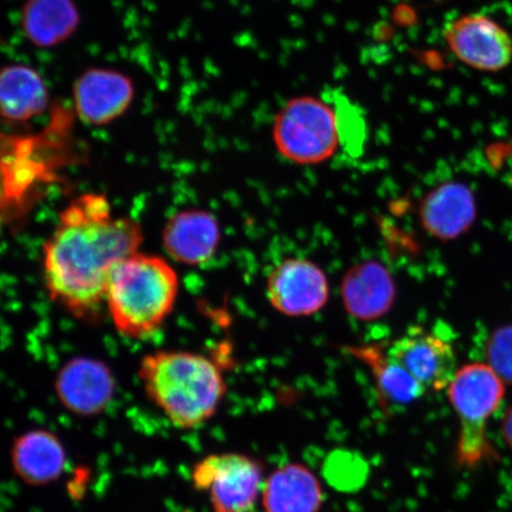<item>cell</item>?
Here are the masks:
<instances>
[{"label": "cell", "instance_id": "obj_1", "mask_svg": "<svg viewBox=\"0 0 512 512\" xmlns=\"http://www.w3.org/2000/svg\"><path fill=\"white\" fill-rule=\"evenodd\" d=\"M143 228L115 216L110 201L88 192L69 202L43 248V278L51 299L76 318L98 315L115 268L139 252Z\"/></svg>", "mask_w": 512, "mask_h": 512}, {"label": "cell", "instance_id": "obj_2", "mask_svg": "<svg viewBox=\"0 0 512 512\" xmlns=\"http://www.w3.org/2000/svg\"><path fill=\"white\" fill-rule=\"evenodd\" d=\"M138 376L147 398L181 430L206 424L227 393L219 364L196 352H152L140 361Z\"/></svg>", "mask_w": 512, "mask_h": 512}, {"label": "cell", "instance_id": "obj_3", "mask_svg": "<svg viewBox=\"0 0 512 512\" xmlns=\"http://www.w3.org/2000/svg\"><path fill=\"white\" fill-rule=\"evenodd\" d=\"M178 292V275L168 261L137 252L115 268L105 303L120 335L145 339L155 335L171 315Z\"/></svg>", "mask_w": 512, "mask_h": 512}, {"label": "cell", "instance_id": "obj_4", "mask_svg": "<svg viewBox=\"0 0 512 512\" xmlns=\"http://www.w3.org/2000/svg\"><path fill=\"white\" fill-rule=\"evenodd\" d=\"M447 389L460 425L457 464L476 469L496 457L488 424L504 399V382L488 364L471 363L458 369Z\"/></svg>", "mask_w": 512, "mask_h": 512}, {"label": "cell", "instance_id": "obj_5", "mask_svg": "<svg viewBox=\"0 0 512 512\" xmlns=\"http://www.w3.org/2000/svg\"><path fill=\"white\" fill-rule=\"evenodd\" d=\"M273 139L280 155L292 163L326 162L341 142L335 107L307 95L288 101L275 117Z\"/></svg>", "mask_w": 512, "mask_h": 512}, {"label": "cell", "instance_id": "obj_6", "mask_svg": "<svg viewBox=\"0 0 512 512\" xmlns=\"http://www.w3.org/2000/svg\"><path fill=\"white\" fill-rule=\"evenodd\" d=\"M191 483L208 492L214 512H253L264 488V467L246 454H210L195 464Z\"/></svg>", "mask_w": 512, "mask_h": 512}, {"label": "cell", "instance_id": "obj_7", "mask_svg": "<svg viewBox=\"0 0 512 512\" xmlns=\"http://www.w3.org/2000/svg\"><path fill=\"white\" fill-rule=\"evenodd\" d=\"M444 38L454 57L484 73H498L512 63V37L494 18L467 14L446 25Z\"/></svg>", "mask_w": 512, "mask_h": 512}, {"label": "cell", "instance_id": "obj_8", "mask_svg": "<svg viewBox=\"0 0 512 512\" xmlns=\"http://www.w3.org/2000/svg\"><path fill=\"white\" fill-rule=\"evenodd\" d=\"M329 281L318 265L304 259H286L267 279V298L290 317L315 315L329 300Z\"/></svg>", "mask_w": 512, "mask_h": 512}, {"label": "cell", "instance_id": "obj_9", "mask_svg": "<svg viewBox=\"0 0 512 512\" xmlns=\"http://www.w3.org/2000/svg\"><path fill=\"white\" fill-rule=\"evenodd\" d=\"M55 393L68 412L93 418L111 405L117 381L105 362L92 357H75L57 371Z\"/></svg>", "mask_w": 512, "mask_h": 512}, {"label": "cell", "instance_id": "obj_10", "mask_svg": "<svg viewBox=\"0 0 512 512\" xmlns=\"http://www.w3.org/2000/svg\"><path fill=\"white\" fill-rule=\"evenodd\" d=\"M387 355L422 387L434 392L447 389L458 371L457 357L451 344L420 328L396 339L388 348Z\"/></svg>", "mask_w": 512, "mask_h": 512}, {"label": "cell", "instance_id": "obj_11", "mask_svg": "<svg viewBox=\"0 0 512 512\" xmlns=\"http://www.w3.org/2000/svg\"><path fill=\"white\" fill-rule=\"evenodd\" d=\"M78 117L88 125L105 126L124 115L134 99L133 82L112 69H89L74 85Z\"/></svg>", "mask_w": 512, "mask_h": 512}, {"label": "cell", "instance_id": "obj_12", "mask_svg": "<svg viewBox=\"0 0 512 512\" xmlns=\"http://www.w3.org/2000/svg\"><path fill=\"white\" fill-rule=\"evenodd\" d=\"M10 463L22 483L41 488L57 482L64 475L68 454L54 432L36 428L12 440Z\"/></svg>", "mask_w": 512, "mask_h": 512}, {"label": "cell", "instance_id": "obj_13", "mask_svg": "<svg viewBox=\"0 0 512 512\" xmlns=\"http://www.w3.org/2000/svg\"><path fill=\"white\" fill-rule=\"evenodd\" d=\"M220 240L216 217L201 209L178 211L166 222L162 234L166 253L185 266L207 264L219 249Z\"/></svg>", "mask_w": 512, "mask_h": 512}, {"label": "cell", "instance_id": "obj_14", "mask_svg": "<svg viewBox=\"0 0 512 512\" xmlns=\"http://www.w3.org/2000/svg\"><path fill=\"white\" fill-rule=\"evenodd\" d=\"M345 310L352 317L371 322L392 309L396 287L386 266L376 261L362 262L344 275L341 286Z\"/></svg>", "mask_w": 512, "mask_h": 512}, {"label": "cell", "instance_id": "obj_15", "mask_svg": "<svg viewBox=\"0 0 512 512\" xmlns=\"http://www.w3.org/2000/svg\"><path fill=\"white\" fill-rule=\"evenodd\" d=\"M476 200L465 184L448 182L428 194L420 204L422 227L435 239L454 240L476 219Z\"/></svg>", "mask_w": 512, "mask_h": 512}, {"label": "cell", "instance_id": "obj_16", "mask_svg": "<svg viewBox=\"0 0 512 512\" xmlns=\"http://www.w3.org/2000/svg\"><path fill=\"white\" fill-rule=\"evenodd\" d=\"M261 495L266 512H319L324 503L322 484L315 473L297 463L275 470Z\"/></svg>", "mask_w": 512, "mask_h": 512}, {"label": "cell", "instance_id": "obj_17", "mask_svg": "<svg viewBox=\"0 0 512 512\" xmlns=\"http://www.w3.org/2000/svg\"><path fill=\"white\" fill-rule=\"evenodd\" d=\"M48 105V87L35 69L15 64L0 70V117L28 121L46 112Z\"/></svg>", "mask_w": 512, "mask_h": 512}, {"label": "cell", "instance_id": "obj_18", "mask_svg": "<svg viewBox=\"0 0 512 512\" xmlns=\"http://www.w3.org/2000/svg\"><path fill=\"white\" fill-rule=\"evenodd\" d=\"M79 23L73 0H27L23 6L22 28L36 47L59 46L74 34Z\"/></svg>", "mask_w": 512, "mask_h": 512}, {"label": "cell", "instance_id": "obj_19", "mask_svg": "<svg viewBox=\"0 0 512 512\" xmlns=\"http://www.w3.org/2000/svg\"><path fill=\"white\" fill-rule=\"evenodd\" d=\"M349 352L371 369L383 405L406 407L426 394L427 390L377 345L351 347Z\"/></svg>", "mask_w": 512, "mask_h": 512}, {"label": "cell", "instance_id": "obj_20", "mask_svg": "<svg viewBox=\"0 0 512 512\" xmlns=\"http://www.w3.org/2000/svg\"><path fill=\"white\" fill-rule=\"evenodd\" d=\"M486 357L488 366L503 382L512 384V325L502 326L491 335Z\"/></svg>", "mask_w": 512, "mask_h": 512}, {"label": "cell", "instance_id": "obj_21", "mask_svg": "<svg viewBox=\"0 0 512 512\" xmlns=\"http://www.w3.org/2000/svg\"><path fill=\"white\" fill-rule=\"evenodd\" d=\"M502 433L505 443L509 446L512 451V406L509 408L502 424Z\"/></svg>", "mask_w": 512, "mask_h": 512}]
</instances>
